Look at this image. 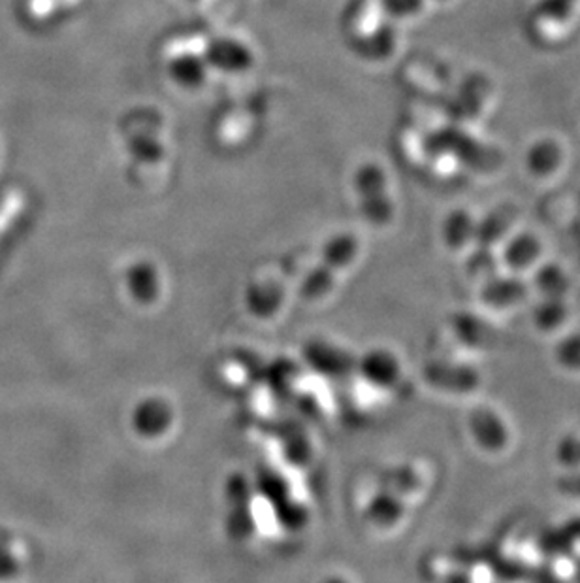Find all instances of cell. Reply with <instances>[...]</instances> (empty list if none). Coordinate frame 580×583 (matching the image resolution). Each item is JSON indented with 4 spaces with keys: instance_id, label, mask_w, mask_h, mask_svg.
<instances>
[{
    "instance_id": "obj_1",
    "label": "cell",
    "mask_w": 580,
    "mask_h": 583,
    "mask_svg": "<svg viewBox=\"0 0 580 583\" xmlns=\"http://www.w3.org/2000/svg\"><path fill=\"white\" fill-rule=\"evenodd\" d=\"M163 127V116L149 108H136L126 116L121 131L125 133L126 150L134 165H157L158 161L165 160L166 150L160 140Z\"/></svg>"
},
{
    "instance_id": "obj_2",
    "label": "cell",
    "mask_w": 580,
    "mask_h": 583,
    "mask_svg": "<svg viewBox=\"0 0 580 583\" xmlns=\"http://www.w3.org/2000/svg\"><path fill=\"white\" fill-rule=\"evenodd\" d=\"M355 187L360 199V210L376 226L387 223L394 208L389 197V184L381 166L362 165L355 174Z\"/></svg>"
},
{
    "instance_id": "obj_3",
    "label": "cell",
    "mask_w": 580,
    "mask_h": 583,
    "mask_svg": "<svg viewBox=\"0 0 580 583\" xmlns=\"http://www.w3.org/2000/svg\"><path fill=\"white\" fill-rule=\"evenodd\" d=\"M356 252H358V242L353 234H339L336 239L330 240L323 253V265L308 278L303 285V293L308 297H319L324 292H328L332 279H336L337 274L355 261Z\"/></svg>"
},
{
    "instance_id": "obj_4",
    "label": "cell",
    "mask_w": 580,
    "mask_h": 583,
    "mask_svg": "<svg viewBox=\"0 0 580 583\" xmlns=\"http://www.w3.org/2000/svg\"><path fill=\"white\" fill-rule=\"evenodd\" d=\"M208 67L215 68L219 73L242 74L255 63L253 52L244 42L236 38H217L211 41L204 54Z\"/></svg>"
},
{
    "instance_id": "obj_5",
    "label": "cell",
    "mask_w": 580,
    "mask_h": 583,
    "mask_svg": "<svg viewBox=\"0 0 580 583\" xmlns=\"http://www.w3.org/2000/svg\"><path fill=\"white\" fill-rule=\"evenodd\" d=\"M580 0H548L535 15V31L547 38L558 41L573 25Z\"/></svg>"
},
{
    "instance_id": "obj_6",
    "label": "cell",
    "mask_w": 580,
    "mask_h": 583,
    "mask_svg": "<svg viewBox=\"0 0 580 583\" xmlns=\"http://www.w3.org/2000/svg\"><path fill=\"white\" fill-rule=\"evenodd\" d=\"M468 427L469 431L473 432L475 442L481 446L482 450L501 451L507 446V425L492 408H477L471 411Z\"/></svg>"
},
{
    "instance_id": "obj_7",
    "label": "cell",
    "mask_w": 580,
    "mask_h": 583,
    "mask_svg": "<svg viewBox=\"0 0 580 583\" xmlns=\"http://www.w3.org/2000/svg\"><path fill=\"white\" fill-rule=\"evenodd\" d=\"M168 68L171 78L178 81L179 86L197 89L204 84L210 67L205 63L204 55L185 54L174 57Z\"/></svg>"
},
{
    "instance_id": "obj_8",
    "label": "cell",
    "mask_w": 580,
    "mask_h": 583,
    "mask_svg": "<svg viewBox=\"0 0 580 583\" xmlns=\"http://www.w3.org/2000/svg\"><path fill=\"white\" fill-rule=\"evenodd\" d=\"M369 374L377 385H392L400 378V365L392 355L377 352L368 361Z\"/></svg>"
},
{
    "instance_id": "obj_9",
    "label": "cell",
    "mask_w": 580,
    "mask_h": 583,
    "mask_svg": "<svg viewBox=\"0 0 580 583\" xmlns=\"http://www.w3.org/2000/svg\"><path fill=\"white\" fill-rule=\"evenodd\" d=\"M505 258L509 265L513 266V271H526L537 258V244L529 237H521V240L509 245Z\"/></svg>"
},
{
    "instance_id": "obj_10",
    "label": "cell",
    "mask_w": 580,
    "mask_h": 583,
    "mask_svg": "<svg viewBox=\"0 0 580 583\" xmlns=\"http://www.w3.org/2000/svg\"><path fill=\"white\" fill-rule=\"evenodd\" d=\"M556 359L567 371H580V334H571L567 337L558 350H556Z\"/></svg>"
},
{
    "instance_id": "obj_11",
    "label": "cell",
    "mask_w": 580,
    "mask_h": 583,
    "mask_svg": "<svg viewBox=\"0 0 580 583\" xmlns=\"http://www.w3.org/2000/svg\"><path fill=\"white\" fill-rule=\"evenodd\" d=\"M475 234L473 223L471 218L468 216H456L450 219V223L447 227V240L448 244L453 248H461L464 244H468L471 237Z\"/></svg>"
},
{
    "instance_id": "obj_12",
    "label": "cell",
    "mask_w": 580,
    "mask_h": 583,
    "mask_svg": "<svg viewBox=\"0 0 580 583\" xmlns=\"http://www.w3.org/2000/svg\"><path fill=\"white\" fill-rule=\"evenodd\" d=\"M558 461L564 466L571 469V471H579L580 469V435H573V437H566L558 444L556 450Z\"/></svg>"
},
{
    "instance_id": "obj_13",
    "label": "cell",
    "mask_w": 580,
    "mask_h": 583,
    "mask_svg": "<svg viewBox=\"0 0 580 583\" xmlns=\"http://www.w3.org/2000/svg\"><path fill=\"white\" fill-rule=\"evenodd\" d=\"M532 165L539 173L553 170L554 166L558 165V147L554 144H543V146L535 147V152L532 153Z\"/></svg>"
},
{
    "instance_id": "obj_14",
    "label": "cell",
    "mask_w": 580,
    "mask_h": 583,
    "mask_svg": "<svg viewBox=\"0 0 580 583\" xmlns=\"http://www.w3.org/2000/svg\"><path fill=\"white\" fill-rule=\"evenodd\" d=\"M21 572V563L12 551L0 548V582L13 580Z\"/></svg>"
},
{
    "instance_id": "obj_15",
    "label": "cell",
    "mask_w": 580,
    "mask_h": 583,
    "mask_svg": "<svg viewBox=\"0 0 580 583\" xmlns=\"http://www.w3.org/2000/svg\"><path fill=\"white\" fill-rule=\"evenodd\" d=\"M381 7L389 10L390 14L405 15L416 14L422 7V0H381Z\"/></svg>"
},
{
    "instance_id": "obj_16",
    "label": "cell",
    "mask_w": 580,
    "mask_h": 583,
    "mask_svg": "<svg viewBox=\"0 0 580 583\" xmlns=\"http://www.w3.org/2000/svg\"><path fill=\"white\" fill-rule=\"evenodd\" d=\"M328 583H343L342 580H330Z\"/></svg>"
}]
</instances>
